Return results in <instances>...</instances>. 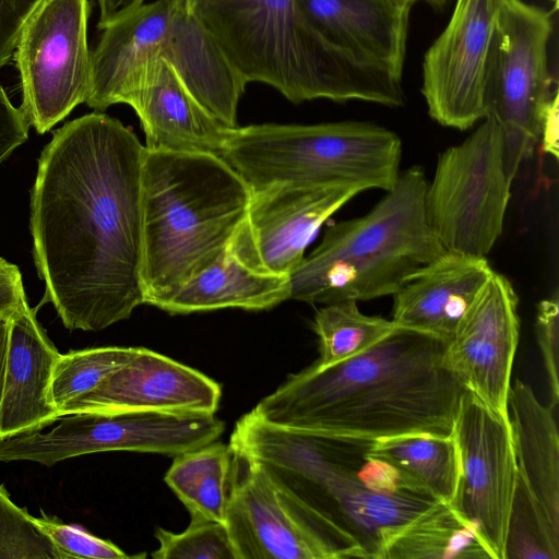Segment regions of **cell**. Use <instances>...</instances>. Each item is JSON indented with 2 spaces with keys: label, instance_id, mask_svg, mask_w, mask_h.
<instances>
[{
  "label": "cell",
  "instance_id": "cell-15",
  "mask_svg": "<svg viewBox=\"0 0 559 559\" xmlns=\"http://www.w3.org/2000/svg\"><path fill=\"white\" fill-rule=\"evenodd\" d=\"M501 0H456L451 19L427 50L423 87L429 116L467 130L485 118V85L496 15Z\"/></svg>",
  "mask_w": 559,
  "mask_h": 559
},
{
  "label": "cell",
  "instance_id": "cell-13",
  "mask_svg": "<svg viewBox=\"0 0 559 559\" xmlns=\"http://www.w3.org/2000/svg\"><path fill=\"white\" fill-rule=\"evenodd\" d=\"M88 0H41L24 22L14 49L22 106L40 134L86 103L92 81Z\"/></svg>",
  "mask_w": 559,
  "mask_h": 559
},
{
  "label": "cell",
  "instance_id": "cell-8",
  "mask_svg": "<svg viewBox=\"0 0 559 559\" xmlns=\"http://www.w3.org/2000/svg\"><path fill=\"white\" fill-rule=\"evenodd\" d=\"M221 157L251 191L281 183L388 191L401 173L402 142L366 121L251 124L230 129Z\"/></svg>",
  "mask_w": 559,
  "mask_h": 559
},
{
  "label": "cell",
  "instance_id": "cell-25",
  "mask_svg": "<svg viewBox=\"0 0 559 559\" xmlns=\"http://www.w3.org/2000/svg\"><path fill=\"white\" fill-rule=\"evenodd\" d=\"M233 465L230 444L213 441L176 455L165 481L191 519L225 523Z\"/></svg>",
  "mask_w": 559,
  "mask_h": 559
},
{
  "label": "cell",
  "instance_id": "cell-3",
  "mask_svg": "<svg viewBox=\"0 0 559 559\" xmlns=\"http://www.w3.org/2000/svg\"><path fill=\"white\" fill-rule=\"evenodd\" d=\"M373 441L277 426L251 411L236 423L229 444L354 543L364 559H380L400 528L439 501L373 456Z\"/></svg>",
  "mask_w": 559,
  "mask_h": 559
},
{
  "label": "cell",
  "instance_id": "cell-23",
  "mask_svg": "<svg viewBox=\"0 0 559 559\" xmlns=\"http://www.w3.org/2000/svg\"><path fill=\"white\" fill-rule=\"evenodd\" d=\"M555 408L544 405L532 388L515 380L508 395L518 469L559 532V435Z\"/></svg>",
  "mask_w": 559,
  "mask_h": 559
},
{
  "label": "cell",
  "instance_id": "cell-18",
  "mask_svg": "<svg viewBox=\"0 0 559 559\" xmlns=\"http://www.w3.org/2000/svg\"><path fill=\"white\" fill-rule=\"evenodd\" d=\"M221 395L218 383L204 373L139 347L129 362L66 405L59 415L83 412L215 414Z\"/></svg>",
  "mask_w": 559,
  "mask_h": 559
},
{
  "label": "cell",
  "instance_id": "cell-26",
  "mask_svg": "<svg viewBox=\"0 0 559 559\" xmlns=\"http://www.w3.org/2000/svg\"><path fill=\"white\" fill-rule=\"evenodd\" d=\"M380 559H492L472 526L443 502L400 528Z\"/></svg>",
  "mask_w": 559,
  "mask_h": 559
},
{
  "label": "cell",
  "instance_id": "cell-6",
  "mask_svg": "<svg viewBox=\"0 0 559 559\" xmlns=\"http://www.w3.org/2000/svg\"><path fill=\"white\" fill-rule=\"evenodd\" d=\"M427 183L420 166L409 167L368 213L329 226L290 275V299L325 305L393 295L441 255L426 215Z\"/></svg>",
  "mask_w": 559,
  "mask_h": 559
},
{
  "label": "cell",
  "instance_id": "cell-9",
  "mask_svg": "<svg viewBox=\"0 0 559 559\" xmlns=\"http://www.w3.org/2000/svg\"><path fill=\"white\" fill-rule=\"evenodd\" d=\"M515 176L501 126L486 117L463 142L444 150L428 181V223L447 251L486 257L503 231Z\"/></svg>",
  "mask_w": 559,
  "mask_h": 559
},
{
  "label": "cell",
  "instance_id": "cell-19",
  "mask_svg": "<svg viewBox=\"0 0 559 559\" xmlns=\"http://www.w3.org/2000/svg\"><path fill=\"white\" fill-rule=\"evenodd\" d=\"M124 104L139 116L144 146L151 150L221 156L233 129L201 106L176 71L160 59L139 71Z\"/></svg>",
  "mask_w": 559,
  "mask_h": 559
},
{
  "label": "cell",
  "instance_id": "cell-22",
  "mask_svg": "<svg viewBox=\"0 0 559 559\" xmlns=\"http://www.w3.org/2000/svg\"><path fill=\"white\" fill-rule=\"evenodd\" d=\"M311 25L353 57L402 78L412 5L390 0H298Z\"/></svg>",
  "mask_w": 559,
  "mask_h": 559
},
{
  "label": "cell",
  "instance_id": "cell-35",
  "mask_svg": "<svg viewBox=\"0 0 559 559\" xmlns=\"http://www.w3.org/2000/svg\"><path fill=\"white\" fill-rule=\"evenodd\" d=\"M41 0H0V70L14 53L20 31Z\"/></svg>",
  "mask_w": 559,
  "mask_h": 559
},
{
  "label": "cell",
  "instance_id": "cell-20",
  "mask_svg": "<svg viewBox=\"0 0 559 559\" xmlns=\"http://www.w3.org/2000/svg\"><path fill=\"white\" fill-rule=\"evenodd\" d=\"M486 257L444 251L416 270L392 295V321L448 343L490 278Z\"/></svg>",
  "mask_w": 559,
  "mask_h": 559
},
{
  "label": "cell",
  "instance_id": "cell-30",
  "mask_svg": "<svg viewBox=\"0 0 559 559\" xmlns=\"http://www.w3.org/2000/svg\"><path fill=\"white\" fill-rule=\"evenodd\" d=\"M138 348L105 346L60 354L50 388L51 401L58 414L66 405L96 388L107 376L129 362Z\"/></svg>",
  "mask_w": 559,
  "mask_h": 559
},
{
  "label": "cell",
  "instance_id": "cell-14",
  "mask_svg": "<svg viewBox=\"0 0 559 559\" xmlns=\"http://www.w3.org/2000/svg\"><path fill=\"white\" fill-rule=\"evenodd\" d=\"M452 436L459 476L448 504L474 528L492 559H503L506 525L519 472L510 419L464 389Z\"/></svg>",
  "mask_w": 559,
  "mask_h": 559
},
{
  "label": "cell",
  "instance_id": "cell-21",
  "mask_svg": "<svg viewBox=\"0 0 559 559\" xmlns=\"http://www.w3.org/2000/svg\"><path fill=\"white\" fill-rule=\"evenodd\" d=\"M59 356L26 300L9 318L0 440L43 430L59 420L50 396Z\"/></svg>",
  "mask_w": 559,
  "mask_h": 559
},
{
  "label": "cell",
  "instance_id": "cell-24",
  "mask_svg": "<svg viewBox=\"0 0 559 559\" xmlns=\"http://www.w3.org/2000/svg\"><path fill=\"white\" fill-rule=\"evenodd\" d=\"M290 277L257 271L231 250L191 278L162 310L171 314L225 308L270 309L290 299Z\"/></svg>",
  "mask_w": 559,
  "mask_h": 559
},
{
  "label": "cell",
  "instance_id": "cell-7",
  "mask_svg": "<svg viewBox=\"0 0 559 559\" xmlns=\"http://www.w3.org/2000/svg\"><path fill=\"white\" fill-rule=\"evenodd\" d=\"M102 31L91 52L87 106L104 111L124 104L139 71L160 59L211 115L229 128L237 127V109L248 82L185 0L144 2Z\"/></svg>",
  "mask_w": 559,
  "mask_h": 559
},
{
  "label": "cell",
  "instance_id": "cell-12",
  "mask_svg": "<svg viewBox=\"0 0 559 559\" xmlns=\"http://www.w3.org/2000/svg\"><path fill=\"white\" fill-rule=\"evenodd\" d=\"M225 525L237 559L362 558L354 543L235 450Z\"/></svg>",
  "mask_w": 559,
  "mask_h": 559
},
{
  "label": "cell",
  "instance_id": "cell-37",
  "mask_svg": "<svg viewBox=\"0 0 559 559\" xmlns=\"http://www.w3.org/2000/svg\"><path fill=\"white\" fill-rule=\"evenodd\" d=\"M25 301L19 267L0 257V317L10 318Z\"/></svg>",
  "mask_w": 559,
  "mask_h": 559
},
{
  "label": "cell",
  "instance_id": "cell-29",
  "mask_svg": "<svg viewBox=\"0 0 559 559\" xmlns=\"http://www.w3.org/2000/svg\"><path fill=\"white\" fill-rule=\"evenodd\" d=\"M503 559H559V532L520 472L506 525Z\"/></svg>",
  "mask_w": 559,
  "mask_h": 559
},
{
  "label": "cell",
  "instance_id": "cell-10",
  "mask_svg": "<svg viewBox=\"0 0 559 559\" xmlns=\"http://www.w3.org/2000/svg\"><path fill=\"white\" fill-rule=\"evenodd\" d=\"M551 13L522 0H501L491 37L485 85V118L502 128L510 171L540 140L546 111L558 96L548 67Z\"/></svg>",
  "mask_w": 559,
  "mask_h": 559
},
{
  "label": "cell",
  "instance_id": "cell-1",
  "mask_svg": "<svg viewBox=\"0 0 559 559\" xmlns=\"http://www.w3.org/2000/svg\"><path fill=\"white\" fill-rule=\"evenodd\" d=\"M145 146L92 112L53 132L31 193L33 255L69 330L97 332L144 304L141 170Z\"/></svg>",
  "mask_w": 559,
  "mask_h": 559
},
{
  "label": "cell",
  "instance_id": "cell-27",
  "mask_svg": "<svg viewBox=\"0 0 559 559\" xmlns=\"http://www.w3.org/2000/svg\"><path fill=\"white\" fill-rule=\"evenodd\" d=\"M370 453L439 502L455 492L459 455L453 436L406 435L374 440Z\"/></svg>",
  "mask_w": 559,
  "mask_h": 559
},
{
  "label": "cell",
  "instance_id": "cell-34",
  "mask_svg": "<svg viewBox=\"0 0 559 559\" xmlns=\"http://www.w3.org/2000/svg\"><path fill=\"white\" fill-rule=\"evenodd\" d=\"M535 334L548 378L550 405L559 403L558 343H559V297L552 296L539 301L536 311Z\"/></svg>",
  "mask_w": 559,
  "mask_h": 559
},
{
  "label": "cell",
  "instance_id": "cell-28",
  "mask_svg": "<svg viewBox=\"0 0 559 559\" xmlns=\"http://www.w3.org/2000/svg\"><path fill=\"white\" fill-rule=\"evenodd\" d=\"M397 328L392 320L362 313L355 300L325 304L313 321L320 349L317 362L329 366L358 355Z\"/></svg>",
  "mask_w": 559,
  "mask_h": 559
},
{
  "label": "cell",
  "instance_id": "cell-32",
  "mask_svg": "<svg viewBox=\"0 0 559 559\" xmlns=\"http://www.w3.org/2000/svg\"><path fill=\"white\" fill-rule=\"evenodd\" d=\"M0 559H60L47 535L0 484Z\"/></svg>",
  "mask_w": 559,
  "mask_h": 559
},
{
  "label": "cell",
  "instance_id": "cell-4",
  "mask_svg": "<svg viewBox=\"0 0 559 559\" xmlns=\"http://www.w3.org/2000/svg\"><path fill=\"white\" fill-rule=\"evenodd\" d=\"M248 83L260 82L294 104L405 103L402 78L366 63L324 38L298 0H185Z\"/></svg>",
  "mask_w": 559,
  "mask_h": 559
},
{
  "label": "cell",
  "instance_id": "cell-40",
  "mask_svg": "<svg viewBox=\"0 0 559 559\" xmlns=\"http://www.w3.org/2000/svg\"><path fill=\"white\" fill-rule=\"evenodd\" d=\"M9 338V318L0 317V403L3 392L5 359Z\"/></svg>",
  "mask_w": 559,
  "mask_h": 559
},
{
  "label": "cell",
  "instance_id": "cell-38",
  "mask_svg": "<svg viewBox=\"0 0 559 559\" xmlns=\"http://www.w3.org/2000/svg\"><path fill=\"white\" fill-rule=\"evenodd\" d=\"M558 96H556L549 105L543 120L540 140L543 150L558 158Z\"/></svg>",
  "mask_w": 559,
  "mask_h": 559
},
{
  "label": "cell",
  "instance_id": "cell-41",
  "mask_svg": "<svg viewBox=\"0 0 559 559\" xmlns=\"http://www.w3.org/2000/svg\"><path fill=\"white\" fill-rule=\"evenodd\" d=\"M390 1L408 4V5H413L415 2H418V1H424L435 10H441L448 2V0H390Z\"/></svg>",
  "mask_w": 559,
  "mask_h": 559
},
{
  "label": "cell",
  "instance_id": "cell-36",
  "mask_svg": "<svg viewBox=\"0 0 559 559\" xmlns=\"http://www.w3.org/2000/svg\"><path fill=\"white\" fill-rule=\"evenodd\" d=\"M28 122L0 86V164L28 138Z\"/></svg>",
  "mask_w": 559,
  "mask_h": 559
},
{
  "label": "cell",
  "instance_id": "cell-16",
  "mask_svg": "<svg viewBox=\"0 0 559 559\" xmlns=\"http://www.w3.org/2000/svg\"><path fill=\"white\" fill-rule=\"evenodd\" d=\"M251 192L230 250L257 271L290 277L323 223L360 191L281 183Z\"/></svg>",
  "mask_w": 559,
  "mask_h": 559
},
{
  "label": "cell",
  "instance_id": "cell-33",
  "mask_svg": "<svg viewBox=\"0 0 559 559\" xmlns=\"http://www.w3.org/2000/svg\"><path fill=\"white\" fill-rule=\"evenodd\" d=\"M33 520L51 540L60 559H128L145 556H129L109 540L46 515H33Z\"/></svg>",
  "mask_w": 559,
  "mask_h": 559
},
{
  "label": "cell",
  "instance_id": "cell-17",
  "mask_svg": "<svg viewBox=\"0 0 559 559\" xmlns=\"http://www.w3.org/2000/svg\"><path fill=\"white\" fill-rule=\"evenodd\" d=\"M518 306L510 281L493 271L445 344L443 355L445 366L463 386L506 417L520 336Z\"/></svg>",
  "mask_w": 559,
  "mask_h": 559
},
{
  "label": "cell",
  "instance_id": "cell-39",
  "mask_svg": "<svg viewBox=\"0 0 559 559\" xmlns=\"http://www.w3.org/2000/svg\"><path fill=\"white\" fill-rule=\"evenodd\" d=\"M144 2L145 0H97L99 8L98 29L104 28L120 15Z\"/></svg>",
  "mask_w": 559,
  "mask_h": 559
},
{
  "label": "cell",
  "instance_id": "cell-5",
  "mask_svg": "<svg viewBox=\"0 0 559 559\" xmlns=\"http://www.w3.org/2000/svg\"><path fill=\"white\" fill-rule=\"evenodd\" d=\"M251 194L221 156L145 147L141 170L144 304L162 309L226 253L245 221Z\"/></svg>",
  "mask_w": 559,
  "mask_h": 559
},
{
  "label": "cell",
  "instance_id": "cell-11",
  "mask_svg": "<svg viewBox=\"0 0 559 559\" xmlns=\"http://www.w3.org/2000/svg\"><path fill=\"white\" fill-rule=\"evenodd\" d=\"M48 431L0 440V462L53 466L66 460L109 451L178 455L209 444L225 424L215 414L117 412L73 413Z\"/></svg>",
  "mask_w": 559,
  "mask_h": 559
},
{
  "label": "cell",
  "instance_id": "cell-31",
  "mask_svg": "<svg viewBox=\"0 0 559 559\" xmlns=\"http://www.w3.org/2000/svg\"><path fill=\"white\" fill-rule=\"evenodd\" d=\"M155 559H237L225 523L191 519L180 533L157 527Z\"/></svg>",
  "mask_w": 559,
  "mask_h": 559
},
{
  "label": "cell",
  "instance_id": "cell-2",
  "mask_svg": "<svg viewBox=\"0 0 559 559\" xmlns=\"http://www.w3.org/2000/svg\"><path fill=\"white\" fill-rule=\"evenodd\" d=\"M445 344L399 326L358 355L290 374L252 411L277 426L374 440L451 436L465 388L445 366Z\"/></svg>",
  "mask_w": 559,
  "mask_h": 559
}]
</instances>
